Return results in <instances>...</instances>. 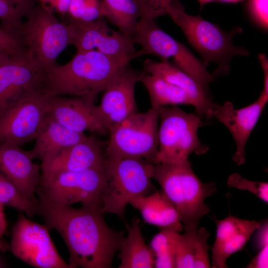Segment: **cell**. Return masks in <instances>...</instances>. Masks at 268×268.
<instances>
[{"label":"cell","mask_w":268,"mask_h":268,"mask_svg":"<svg viewBox=\"0 0 268 268\" xmlns=\"http://www.w3.org/2000/svg\"><path fill=\"white\" fill-rule=\"evenodd\" d=\"M264 73V83L263 91L261 93L268 95V61L266 56L263 54L258 55Z\"/></svg>","instance_id":"40"},{"label":"cell","mask_w":268,"mask_h":268,"mask_svg":"<svg viewBox=\"0 0 268 268\" xmlns=\"http://www.w3.org/2000/svg\"><path fill=\"white\" fill-rule=\"evenodd\" d=\"M268 0H249L248 9L251 17L260 27L268 30Z\"/></svg>","instance_id":"36"},{"label":"cell","mask_w":268,"mask_h":268,"mask_svg":"<svg viewBox=\"0 0 268 268\" xmlns=\"http://www.w3.org/2000/svg\"><path fill=\"white\" fill-rule=\"evenodd\" d=\"M152 179L177 208L186 231L198 228L201 219L210 211L205 200L216 191L214 182L201 181L188 159L153 164Z\"/></svg>","instance_id":"3"},{"label":"cell","mask_w":268,"mask_h":268,"mask_svg":"<svg viewBox=\"0 0 268 268\" xmlns=\"http://www.w3.org/2000/svg\"><path fill=\"white\" fill-rule=\"evenodd\" d=\"M44 8L61 14L67 13L70 0H36Z\"/></svg>","instance_id":"37"},{"label":"cell","mask_w":268,"mask_h":268,"mask_svg":"<svg viewBox=\"0 0 268 268\" xmlns=\"http://www.w3.org/2000/svg\"><path fill=\"white\" fill-rule=\"evenodd\" d=\"M261 224V223L256 221L248 220L243 228L227 238L218 251L212 255V268H227V259L244 247L254 232L260 227Z\"/></svg>","instance_id":"27"},{"label":"cell","mask_w":268,"mask_h":268,"mask_svg":"<svg viewBox=\"0 0 268 268\" xmlns=\"http://www.w3.org/2000/svg\"><path fill=\"white\" fill-rule=\"evenodd\" d=\"M143 66L144 72L159 76L186 92L191 97L198 115L207 118L213 117L217 104L213 102L207 88L191 75L168 60L157 62L147 59Z\"/></svg>","instance_id":"20"},{"label":"cell","mask_w":268,"mask_h":268,"mask_svg":"<svg viewBox=\"0 0 268 268\" xmlns=\"http://www.w3.org/2000/svg\"><path fill=\"white\" fill-rule=\"evenodd\" d=\"M256 237V243L261 249L268 245V225L267 221L261 224Z\"/></svg>","instance_id":"39"},{"label":"cell","mask_w":268,"mask_h":268,"mask_svg":"<svg viewBox=\"0 0 268 268\" xmlns=\"http://www.w3.org/2000/svg\"><path fill=\"white\" fill-rule=\"evenodd\" d=\"M268 267V245L261 249L259 253L247 266L248 268H267Z\"/></svg>","instance_id":"38"},{"label":"cell","mask_w":268,"mask_h":268,"mask_svg":"<svg viewBox=\"0 0 268 268\" xmlns=\"http://www.w3.org/2000/svg\"><path fill=\"white\" fill-rule=\"evenodd\" d=\"M220 1L227 2V3H237L240 1H242L244 0H218Z\"/></svg>","instance_id":"44"},{"label":"cell","mask_w":268,"mask_h":268,"mask_svg":"<svg viewBox=\"0 0 268 268\" xmlns=\"http://www.w3.org/2000/svg\"><path fill=\"white\" fill-rule=\"evenodd\" d=\"M137 209L145 223L161 229L183 230L181 217L177 208L163 191H155L147 195L136 198L130 202Z\"/></svg>","instance_id":"22"},{"label":"cell","mask_w":268,"mask_h":268,"mask_svg":"<svg viewBox=\"0 0 268 268\" xmlns=\"http://www.w3.org/2000/svg\"><path fill=\"white\" fill-rule=\"evenodd\" d=\"M153 164L133 157H107L101 195V212L115 214L125 222V211L133 199L150 194Z\"/></svg>","instance_id":"5"},{"label":"cell","mask_w":268,"mask_h":268,"mask_svg":"<svg viewBox=\"0 0 268 268\" xmlns=\"http://www.w3.org/2000/svg\"><path fill=\"white\" fill-rule=\"evenodd\" d=\"M10 250L33 267L71 268L58 253L46 226L32 221L22 212L12 227Z\"/></svg>","instance_id":"11"},{"label":"cell","mask_w":268,"mask_h":268,"mask_svg":"<svg viewBox=\"0 0 268 268\" xmlns=\"http://www.w3.org/2000/svg\"><path fill=\"white\" fill-rule=\"evenodd\" d=\"M105 166L77 172L41 173L36 190L38 200L58 206L80 203L101 211Z\"/></svg>","instance_id":"7"},{"label":"cell","mask_w":268,"mask_h":268,"mask_svg":"<svg viewBox=\"0 0 268 268\" xmlns=\"http://www.w3.org/2000/svg\"><path fill=\"white\" fill-rule=\"evenodd\" d=\"M45 71L26 50L10 55L0 66V115L24 97L42 90Z\"/></svg>","instance_id":"13"},{"label":"cell","mask_w":268,"mask_h":268,"mask_svg":"<svg viewBox=\"0 0 268 268\" xmlns=\"http://www.w3.org/2000/svg\"><path fill=\"white\" fill-rule=\"evenodd\" d=\"M69 19L71 45L77 51L96 50L113 57L131 56L136 52L132 38L112 30L104 17L88 22Z\"/></svg>","instance_id":"15"},{"label":"cell","mask_w":268,"mask_h":268,"mask_svg":"<svg viewBox=\"0 0 268 268\" xmlns=\"http://www.w3.org/2000/svg\"><path fill=\"white\" fill-rule=\"evenodd\" d=\"M48 113L66 128L80 133L85 131L107 133L99 116L97 105L84 98L51 96Z\"/></svg>","instance_id":"19"},{"label":"cell","mask_w":268,"mask_h":268,"mask_svg":"<svg viewBox=\"0 0 268 268\" xmlns=\"http://www.w3.org/2000/svg\"><path fill=\"white\" fill-rule=\"evenodd\" d=\"M0 50L11 55L26 50L24 44L17 32L0 27Z\"/></svg>","instance_id":"35"},{"label":"cell","mask_w":268,"mask_h":268,"mask_svg":"<svg viewBox=\"0 0 268 268\" xmlns=\"http://www.w3.org/2000/svg\"><path fill=\"white\" fill-rule=\"evenodd\" d=\"M7 222L4 213L3 205L0 203V236L2 237L6 230Z\"/></svg>","instance_id":"41"},{"label":"cell","mask_w":268,"mask_h":268,"mask_svg":"<svg viewBox=\"0 0 268 268\" xmlns=\"http://www.w3.org/2000/svg\"><path fill=\"white\" fill-rule=\"evenodd\" d=\"M141 72L128 64L109 82L97 105L99 116L107 133L136 113L135 87Z\"/></svg>","instance_id":"14"},{"label":"cell","mask_w":268,"mask_h":268,"mask_svg":"<svg viewBox=\"0 0 268 268\" xmlns=\"http://www.w3.org/2000/svg\"><path fill=\"white\" fill-rule=\"evenodd\" d=\"M87 137L85 133L71 131L47 113L44 117L30 150L34 159L44 161Z\"/></svg>","instance_id":"21"},{"label":"cell","mask_w":268,"mask_h":268,"mask_svg":"<svg viewBox=\"0 0 268 268\" xmlns=\"http://www.w3.org/2000/svg\"><path fill=\"white\" fill-rule=\"evenodd\" d=\"M30 150L0 142V172L29 200L38 203L36 196L41 174L40 165L33 162Z\"/></svg>","instance_id":"18"},{"label":"cell","mask_w":268,"mask_h":268,"mask_svg":"<svg viewBox=\"0 0 268 268\" xmlns=\"http://www.w3.org/2000/svg\"><path fill=\"white\" fill-rule=\"evenodd\" d=\"M39 213L49 230L55 229L69 252L71 268H109L125 238L106 222L100 210L62 206L38 201Z\"/></svg>","instance_id":"1"},{"label":"cell","mask_w":268,"mask_h":268,"mask_svg":"<svg viewBox=\"0 0 268 268\" xmlns=\"http://www.w3.org/2000/svg\"><path fill=\"white\" fill-rule=\"evenodd\" d=\"M36 0H0V20L3 27L18 33Z\"/></svg>","instance_id":"29"},{"label":"cell","mask_w":268,"mask_h":268,"mask_svg":"<svg viewBox=\"0 0 268 268\" xmlns=\"http://www.w3.org/2000/svg\"><path fill=\"white\" fill-rule=\"evenodd\" d=\"M18 33L29 55L45 70L56 66L58 56L71 45L69 24L61 22L53 11L39 3L26 16Z\"/></svg>","instance_id":"6"},{"label":"cell","mask_w":268,"mask_h":268,"mask_svg":"<svg viewBox=\"0 0 268 268\" xmlns=\"http://www.w3.org/2000/svg\"><path fill=\"white\" fill-rule=\"evenodd\" d=\"M139 223V218L134 217L130 225L126 224L128 234L119 251V268H154V254L145 242Z\"/></svg>","instance_id":"23"},{"label":"cell","mask_w":268,"mask_h":268,"mask_svg":"<svg viewBox=\"0 0 268 268\" xmlns=\"http://www.w3.org/2000/svg\"><path fill=\"white\" fill-rule=\"evenodd\" d=\"M132 39L139 44L143 54L153 55L161 60L171 58L174 65L191 75L205 87L213 80V76L183 44L163 31L154 19L140 17L136 24Z\"/></svg>","instance_id":"10"},{"label":"cell","mask_w":268,"mask_h":268,"mask_svg":"<svg viewBox=\"0 0 268 268\" xmlns=\"http://www.w3.org/2000/svg\"><path fill=\"white\" fill-rule=\"evenodd\" d=\"M105 143L94 135L41 162V173L77 172L104 167Z\"/></svg>","instance_id":"17"},{"label":"cell","mask_w":268,"mask_h":268,"mask_svg":"<svg viewBox=\"0 0 268 268\" xmlns=\"http://www.w3.org/2000/svg\"><path fill=\"white\" fill-rule=\"evenodd\" d=\"M167 14L181 29L190 44L201 55L205 67L211 62L218 64L212 74L213 77L229 73L230 60L234 56L249 55L245 48L233 43V36L242 32L239 27L225 32L217 25L199 15L193 16L187 13L179 0H171Z\"/></svg>","instance_id":"4"},{"label":"cell","mask_w":268,"mask_h":268,"mask_svg":"<svg viewBox=\"0 0 268 268\" xmlns=\"http://www.w3.org/2000/svg\"><path fill=\"white\" fill-rule=\"evenodd\" d=\"M198 0L201 6H202L206 3H208L209 2H210L213 1L218 0Z\"/></svg>","instance_id":"43"},{"label":"cell","mask_w":268,"mask_h":268,"mask_svg":"<svg viewBox=\"0 0 268 268\" xmlns=\"http://www.w3.org/2000/svg\"><path fill=\"white\" fill-rule=\"evenodd\" d=\"M198 228L180 234L177 244L175 268H192L194 265L195 238Z\"/></svg>","instance_id":"31"},{"label":"cell","mask_w":268,"mask_h":268,"mask_svg":"<svg viewBox=\"0 0 268 268\" xmlns=\"http://www.w3.org/2000/svg\"><path fill=\"white\" fill-rule=\"evenodd\" d=\"M180 233L170 228L161 230L152 238L150 247L154 257V268H175L177 244Z\"/></svg>","instance_id":"26"},{"label":"cell","mask_w":268,"mask_h":268,"mask_svg":"<svg viewBox=\"0 0 268 268\" xmlns=\"http://www.w3.org/2000/svg\"><path fill=\"white\" fill-rule=\"evenodd\" d=\"M104 17L118 28L124 35L132 38L140 11L135 0H102Z\"/></svg>","instance_id":"25"},{"label":"cell","mask_w":268,"mask_h":268,"mask_svg":"<svg viewBox=\"0 0 268 268\" xmlns=\"http://www.w3.org/2000/svg\"><path fill=\"white\" fill-rule=\"evenodd\" d=\"M160 108L135 113L109 132L107 157L141 158L154 164L158 152Z\"/></svg>","instance_id":"9"},{"label":"cell","mask_w":268,"mask_h":268,"mask_svg":"<svg viewBox=\"0 0 268 268\" xmlns=\"http://www.w3.org/2000/svg\"><path fill=\"white\" fill-rule=\"evenodd\" d=\"M0 203L23 212L28 218L39 215V205L28 199L20 190L0 172Z\"/></svg>","instance_id":"28"},{"label":"cell","mask_w":268,"mask_h":268,"mask_svg":"<svg viewBox=\"0 0 268 268\" xmlns=\"http://www.w3.org/2000/svg\"><path fill=\"white\" fill-rule=\"evenodd\" d=\"M158 152L154 164L177 163L188 159L193 152L198 155L208 150L198 136L202 121L198 115L188 113L178 106L159 109Z\"/></svg>","instance_id":"8"},{"label":"cell","mask_w":268,"mask_h":268,"mask_svg":"<svg viewBox=\"0 0 268 268\" xmlns=\"http://www.w3.org/2000/svg\"><path fill=\"white\" fill-rule=\"evenodd\" d=\"M67 14L69 19L82 22L104 17L102 0H70Z\"/></svg>","instance_id":"30"},{"label":"cell","mask_w":268,"mask_h":268,"mask_svg":"<svg viewBox=\"0 0 268 268\" xmlns=\"http://www.w3.org/2000/svg\"><path fill=\"white\" fill-rule=\"evenodd\" d=\"M139 81L147 90L152 108L182 104L193 106V101L186 92L159 76L141 72Z\"/></svg>","instance_id":"24"},{"label":"cell","mask_w":268,"mask_h":268,"mask_svg":"<svg viewBox=\"0 0 268 268\" xmlns=\"http://www.w3.org/2000/svg\"><path fill=\"white\" fill-rule=\"evenodd\" d=\"M140 11V17L155 19L167 14L172 0H135Z\"/></svg>","instance_id":"34"},{"label":"cell","mask_w":268,"mask_h":268,"mask_svg":"<svg viewBox=\"0 0 268 268\" xmlns=\"http://www.w3.org/2000/svg\"><path fill=\"white\" fill-rule=\"evenodd\" d=\"M268 101V95L261 93L256 101L245 107L235 109L231 102L226 101L222 105L217 104L214 111L213 117L228 129L235 141L232 159L238 166L245 162L246 143Z\"/></svg>","instance_id":"16"},{"label":"cell","mask_w":268,"mask_h":268,"mask_svg":"<svg viewBox=\"0 0 268 268\" xmlns=\"http://www.w3.org/2000/svg\"><path fill=\"white\" fill-rule=\"evenodd\" d=\"M10 55L0 50V66Z\"/></svg>","instance_id":"42"},{"label":"cell","mask_w":268,"mask_h":268,"mask_svg":"<svg viewBox=\"0 0 268 268\" xmlns=\"http://www.w3.org/2000/svg\"><path fill=\"white\" fill-rule=\"evenodd\" d=\"M227 184L229 187L248 191L266 203L268 202V183L252 181L245 179L238 173L229 176Z\"/></svg>","instance_id":"32"},{"label":"cell","mask_w":268,"mask_h":268,"mask_svg":"<svg viewBox=\"0 0 268 268\" xmlns=\"http://www.w3.org/2000/svg\"><path fill=\"white\" fill-rule=\"evenodd\" d=\"M2 238V237H1L0 236V250L1 249V248L2 247V244L1 243V238Z\"/></svg>","instance_id":"45"},{"label":"cell","mask_w":268,"mask_h":268,"mask_svg":"<svg viewBox=\"0 0 268 268\" xmlns=\"http://www.w3.org/2000/svg\"><path fill=\"white\" fill-rule=\"evenodd\" d=\"M50 95L42 90L24 97L0 115V142L21 146L35 139L48 113Z\"/></svg>","instance_id":"12"},{"label":"cell","mask_w":268,"mask_h":268,"mask_svg":"<svg viewBox=\"0 0 268 268\" xmlns=\"http://www.w3.org/2000/svg\"><path fill=\"white\" fill-rule=\"evenodd\" d=\"M138 52L113 57L96 50L77 51L68 63L45 71L42 91L51 96L78 97L94 103L112 79L140 56Z\"/></svg>","instance_id":"2"},{"label":"cell","mask_w":268,"mask_h":268,"mask_svg":"<svg viewBox=\"0 0 268 268\" xmlns=\"http://www.w3.org/2000/svg\"><path fill=\"white\" fill-rule=\"evenodd\" d=\"M209 236V233L204 227L198 229L195 241L193 268H210L207 245Z\"/></svg>","instance_id":"33"}]
</instances>
